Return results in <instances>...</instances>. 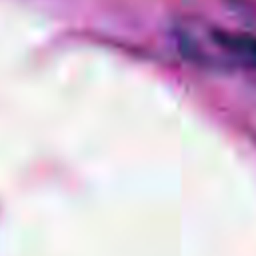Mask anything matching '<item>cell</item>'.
Segmentation results:
<instances>
[{
  "instance_id": "obj_1",
  "label": "cell",
  "mask_w": 256,
  "mask_h": 256,
  "mask_svg": "<svg viewBox=\"0 0 256 256\" xmlns=\"http://www.w3.org/2000/svg\"><path fill=\"white\" fill-rule=\"evenodd\" d=\"M226 42L232 46L234 52H238L244 58L256 62V38H250V36H230V38H226Z\"/></svg>"
}]
</instances>
